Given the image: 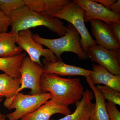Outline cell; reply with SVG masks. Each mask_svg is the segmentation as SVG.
Here are the masks:
<instances>
[{
  "label": "cell",
  "instance_id": "6da1fadb",
  "mask_svg": "<svg viewBox=\"0 0 120 120\" xmlns=\"http://www.w3.org/2000/svg\"><path fill=\"white\" fill-rule=\"evenodd\" d=\"M40 86L42 93L51 94L50 99L57 105L67 107L80 101L84 91L79 78L66 79L53 74L43 73Z\"/></svg>",
  "mask_w": 120,
  "mask_h": 120
},
{
  "label": "cell",
  "instance_id": "30bf717a",
  "mask_svg": "<svg viewBox=\"0 0 120 120\" xmlns=\"http://www.w3.org/2000/svg\"><path fill=\"white\" fill-rule=\"evenodd\" d=\"M90 22L92 34L97 45L110 50H120V44L108 23L98 19Z\"/></svg>",
  "mask_w": 120,
  "mask_h": 120
},
{
  "label": "cell",
  "instance_id": "9a60e30c",
  "mask_svg": "<svg viewBox=\"0 0 120 120\" xmlns=\"http://www.w3.org/2000/svg\"><path fill=\"white\" fill-rule=\"evenodd\" d=\"M94 97L92 91L88 90H84L82 99L75 104L76 109L75 112L57 120H89L94 106V103H92V101Z\"/></svg>",
  "mask_w": 120,
  "mask_h": 120
},
{
  "label": "cell",
  "instance_id": "7402d4cb",
  "mask_svg": "<svg viewBox=\"0 0 120 120\" xmlns=\"http://www.w3.org/2000/svg\"><path fill=\"white\" fill-rule=\"evenodd\" d=\"M109 120H120V112L116 105L109 101L105 102Z\"/></svg>",
  "mask_w": 120,
  "mask_h": 120
},
{
  "label": "cell",
  "instance_id": "5bb4252c",
  "mask_svg": "<svg viewBox=\"0 0 120 120\" xmlns=\"http://www.w3.org/2000/svg\"><path fill=\"white\" fill-rule=\"evenodd\" d=\"M90 75L94 84L107 86L120 92V75L112 74L100 65L93 64Z\"/></svg>",
  "mask_w": 120,
  "mask_h": 120
},
{
  "label": "cell",
  "instance_id": "277c9868",
  "mask_svg": "<svg viewBox=\"0 0 120 120\" xmlns=\"http://www.w3.org/2000/svg\"><path fill=\"white\" fill-rule=\"evenodd\" d=\"M52 95L49 92L37 95L24 94L19 92L12 98H5L4 105L8 109L15 111L7 114L8 120H19L38 109L50 100Z\"/></svg>",
  "mask_w": 120,
  "mask_h": 120
},
{
  "label": "cell",
  "instance_id": "603a6c76",
  "mask_svg": "<svg viewBox=\"0 0 120 120\" xmlns=\"http://www.w3.org/2000/svg\"><path fill=\"white\" fill-rule=\"evenodd\" d=\"M10 25L9 17L5 15L0 9V33L7 32Z\"/></svg>",
  "mask_w": 120,
  "mask_h": 120
},
{
  "label": "cell",
  "instance_id": "484cf974",
  "mask_svg": "<svg viewBox=\"0 0 120 120\" xmlns=\"http://www.w3.org/2000/svg\"><path fill=\"white\" fill-rule=\"evenodd\" d=\"M110 11L114 13L120 15V0H118L112 4L110 8Z\"/></svg>",
  "mask_w": 120,
  "mask_h": 120
},
{
  "label": "cell",
  "instance_id": "3957f363",
  "mask_svg": "<svg viewBox=\"0 0 120 120\" xmlns=\"http://www.w3.org/2000/svg\"><path fill=\"white\" fill-rule=\"evenodd\" d=\"M33 39L37 43L45 46L53 52L59 60L62 61L61 56L65 52L75 54L79 60L89 58L87 53L80 45V36L77 30L70 23L67 26L66 34L60 38L50 39L43 38L38 34H33Z\"/></svg>",
  "mask_w": 120,
  "mask_h": 120
},
{
  "label": "cell",
  "instance_id": "ffe728a7",
  "mask_svg": "<svg viewBox=\"0 0 120 120\" xmlns=\"http://www.w3.org/2000/svg\"><path fill=\"white\" fill-rule=\"evenodd\" d=\"M96 87L105 100L120 105V92L103 85H97Z\"/></svg>",
  "mask_w": 120,
  "mask_h": 120
},
{
  "label": "cell",
  "instance_id": "7c38bea8",
  "mask_svg": "<svg viewBox=\"0 0 120 120\" xmlns=\"http://www.w3.org/2000/svg\"><path fill=\"white\" fill-rule=\"evenodd\" d=\"M25 6L32 11L52 17L71 2L69 0H23Z\"/></svg>",
  "mask_w": 120,
  "mask_h": 120
},
{
  "label": "cell",
  "instance_id": "5b68a950",
  "mask_svg": "<svg viewBox=\"0 0 120 120\" xmlns=\"http://www.w3.org/2000/svg\"><path fill=\"white\" fill-rule=\"evenodd\" d=\"M84 10L82 7L72 1L52 17L64 20L74 26L81 37V47L83 51L87 53L90 48L97 45V44L86 27L84 20Z\"/></svg>",
  "mask_w": 120,
  "mask_h": 120
},
{
  "label": "cell",
  "instance_id": "4fadbf2b",
  "mask_svg": "<svg viewBox=\"0 0 120 120\" xmlns=\"http://www.w3.org/2000/svg\"><path fill=\"white\" fill-rule=\"evenodd\" d=\"M71 113L68 107L57 105L50 99L34 112L25 116L20 120H50L53 114L60 113L67 116Z\"/></svg>",
  "mask_w": 120,
  "mask_h": 120
},
{
  "label": "cell",
  "instance_id": "d4e9b609",
  "mask_svg": "<svg viewBox=\"0 0 120 120\" xmlns=\"http://www.w3.org/2000/svg\"><path fill=\"white\" fill-rule=\"evenodd\" d=\"M93 1L96 2H99L105 8L110 10V8L112 4L116 2V0H94Z\"/></svg>",
  "mask_w": 120,
  "mask_h": 120
},
{
  "label": "cell",
  "instance_id": "44dd1931",
  "mask_svg": "<svg viewBox=\"0 0 120 120\" xmlns=\"http://www.w3.org/2000/svg\"><path fill=\"white\" fill-rule=\"evenodd\" d=\"M25 6L23 0H0V9L7 17Z\"/></svg>",
  "mask_w": 120,
  "mask_h": 120
},
{
  "label": "cell",
  "instance_id": "83f0119b",
  "mask_svg": "<svg viewBox=\"0 0 120 120\" xmlns=\"http://www.w3.org/2000/svg\"><path fill=\"white\" fill-rule=\"evenodd\" d=\"M3 98L2 97H0V103L1 102V101L3 100Z\"/></svg>",
  "mask_w": 120,
  "mask_h": 120
},
{
  "label": "cell",
  "instance_id": "52a82bcc",
  "mask_svg": "<svg viewBox=\"0 0 120 120\" xmlns=\"http://www.w3.org/2000/svg\"><path fill=\"white\" fill-rule=\"evenodd\" d=\"M32 35L30 29L21 31L18 33L16 42L18 46L28 53L31 60L41 65H43L40 59L42 56L51 62L59 60L50 50L44 49L42 45L35 42Z\"/></svg>",
  "mask_w": 120,
  "mask_h": 120
},
{
  "label": "cell",
  "instance_id": "d6986e66",
  "mask_svg": "<svg viewBox=\"0 0 120 120\" xmlns=\"http://www.w3.org/2000/svg\"><path fill=\"white\" fill-rule=\"evenodd\" d=\"M20 86V79H14L5 73L0 74V97L12 98Z\"/></svg>",
  "mask_w": 120,
  "mask_h": 120
},
{
  "label": "cell",
  "instance_id": "ba28073f",
  "mask_svg": "<svg viewBox=\"0 0 120 120\" xmlns=\"http://www.w3.org/2000/svg\"><path fill=\"white\" fill-rule=\"evenodd\" d=\"M120 50L107 49L97 45L90 48L87 54L92 62L101 65L112 74L120 75Z\"/></svg>",
  "mask_w": 120,
  "mask_h": 120
},
{
  "label": "cell",
  "instance_id": "8992f818",
  "mask_svg": "<svg viewBox=\"0 0 120 120\" xmlns=\"http://www.w3.org/2000/svg\"><path fill=\"white\" fill-rule=\"evenodd\" d=\"M20 72V86L17 93L26 88L31 90L30 95L42 93L40 88V81L41 76L44 73L43 65H41L34 62L29 56H26L23 60Z\"/></svg>",
  "mask_w": 120,
  "mask_h": 120
},
{
  "label": "cell",
  "instance_id": "cb8c5ba5",
  "mask_svg": "<svg viewBox=\"0 0 120 120\" xmlns=\"http://www.w3.org/2000/svg\"><path fill=\"white\" fill-rule=\"evenodd\" d=\"M108 24L114 36L120 44V22H112Z\"/></svg>",
  "mask_w": 120,
  "mask_h": 120
},
{
  "label": "cell",
  "instance_id": "8fae6325",
  "mask_svg": "<svg viewBox=\"0 0 120 120\" xmlns=\"http://www.w3.org/2000/svg\"><path fill=\"white\" fill-rule=\"evenodd\" d=\"M41 62L43 65L44 73L47 74H55L61 76L79 75L86 77L90 76L92 72L91 70L68 64L60 60L51 62L43 58H42Z\"/></svg>",
  "mask_w": 120,
  "mask_h": 120
},
{
  "label": "cell",
  "instance_id": "f1b7e54d",
  "mask_svg": "<svg viewBox=\"0 0 120 120\" xmlns=\"http://www.w3.org/2000/svg\"><path fill=\"white\" fill-rule=\"evenodd\" d=\"M1 33H0V36L1 35Z\"/></svg>",
  "mask_w": 120,
  "mask_h": 120
},
{
  "label": "cell",
  "instance_id": "7a4b0ae2",
  "mask_svg": "<svg viewBox=\"0 0 120 120\" xmlns=\"http://www.w3.org/2000/svg\"><path fill=\"white\" fill-rule=\"evenodd\" d=\"M11 31L18 35L23 30L44 26L61 37L67 32V26L59 19L38 13L26 6L13 12L9 17Z\"/></svg>",
  "mask_w": 120,
  "mask_h": 120
},
{
  "label": "cell",
  "instance_id": "2e32d148",
  "mask_svg": "<svg viewBox=\"0 0 120 120\" xmlns=\"http://www.w3.org/2000/svg\"><path fill=\"white\" fill-rule=\"evenodd\" d=\"M86 77L88 86L94 94L95 101L89 120H109L106 106L105 100L92 82L90 76Z\"/></svg>",
  "mask_w": 120,
  "mask_h": 120
},
{
  "label": "cell",
  "instance_id": "e0dca14e",
  "mask_svg": "<svg viewBox=\"0 0 120 120\" xmlns=\"http://www.w3.org/2000/svg\"><path fill=\"white\" fill-rule=\"evenodd\" d=\"M18 35L12 31L2 33L0 36V57H9L19 56L23 50L16 45Z\"/></svg>",
  "mask_w": 120,
  "mask_h": 120
},
{
  "label": "cell",
  "instance_id": "9c48e42d",
  "mask_svg": "<svg viewBox=\"0 0 120 120\" xmlns=\"http://www.w3.org/2000/svg\"><path fill=\"white\" fill-rule=\"evenodd\" d=\"M84 10V20L88 23L92 20L98 19L106 23L120 22V15L114 13L102 5L91 0H74Z\"/></svg>",
  "mask_w": 120,
  "mask_h": 120
},
{
  "label": "cell",
  "instance_id": "4316f807",
  "mask_svg": "<svg viewBox=\"0 0 120 120\" xmlns=\"http://www.w3.org/2000/svg\"><path fill=\"white\" fill-rule=\"evenodd\" d=\"M0 120H6V116L0 112Z\"/></svg>",
  "mask_w": 120,
  "mask_h": 120
},
{
  "label": "cell",
  "instance_id": "ac0fdd59",
  "mask_svg": "<svg viewBox=\"0 0 120 120\" xmlns=\"http://www.w3.org/2000/svg\"><path fill=\"white\" fill-rule=\"evenodd\" d=\"M26 56V52L9 57H0V71L16 79H20V69L24 58Z\"/></svg>",
  "mask_w": 120,
  "mask_h": 120
}]
</instances>
